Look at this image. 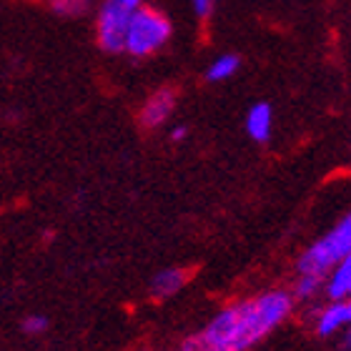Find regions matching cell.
Listing matches in <instances>:
<instances>
[{
	"mask_svg": "<svg viewBox=\"0 0 351 351\" xmlns=\"http://www.w3.org/2000/svg\"><path fill=\"white\" fill-rule=\"evenodd\" d=\"M293 311V296L274 289L221 308L204 329L186 339L181 351H249Z\"/></svg>",
	"mask_w": 351,
	"mask_h": 351,
	"instance_id": "6da1fadb",
	"label": "cell"
},
{
	"mask_svg": "<svg viewBox=\"0 0 351 351\" xmlns=\"http://www.w3.org/2000/svg\"><path fill=\"white\" fill-rule=\"evenodd\" d=\"M349 251H351V213H346L329 234H324L319 241H314L301 254L296 269H299V274H311V276L326 278L334 271V266Z\"/></svg>",
	"mask_w": 351,
	"mask_h": 351,
	"instance_id": "7a4b0ae2",
	"label": "cell"
},
{
	"mask_svg": "<svg viewBox=\"0 0 351 351\" xmlns=\"http://www.w3.org/2000/svg\"><path fill=\"white\" fill-rule=\"evenodd\" d=\"M171 21L156 8L141 5L133 10L128 33H125L123 51L133 58H148L156 51H161L171 38Z\"/></svg>",
	"mask_w": 351,
	"mask_h": 351,
	"instance_id": "3957f363",
	"label": "cell"
},
{
	"mask_svg": "<svg viewBox=\"0 0 351 351\" xmlns=\"http://www.w3.org/2000/svg\"><path fill=\"white\" fill-rule=\"evenodd\" d=\"M131 15H133L131 8H125L118 0H106L101 5L98 23H95V33H98V45L106 53H123Z\"/></svg>",
	"mask_w": 351,
	"mask_h": 351,
	"instance_id": "277c9868",
	"label": "cell"
},
{
	"mask_svg": "<svg viewBox=\"0 0 351 351\" xmlns=\"http://www.w3.org/2000/svg\"><path fill=\"white\" fill-rule=\"evenodd\" d=\"M176 101H178V95H176L173 88H158L156 93L148 95V101L141 108V125L143 128H158V125H163L176 110Z\"/></svg>",
	"mask_w": 351,
	"mask_h": 351,
	"instance_id": "5b68a950",
	"label": "cell"
},
{
	"mask_svg": "<svg viewBox=\"0 0 351 351\" xmlns=\"http://www.w3.org/2000/svg\"><path fill=\"white\" fill-rule=\"evenodd\" d=\"M349 324H351V296L341 301H331L324 308H319L316 311L314 329L319 337H331V334L346 329Z\"/></svg>",
	"mask_w": 351,
	"mask_h": 351,
	"instance_id": "8992f818",
	"label": "cell"
},
{
	"mask_svg": "<svg viewBox=\"0 0 351 351\" xmlns=\"http://www.w3.org/2000/svg\"><path fill=\"white\" fill-rule=\"evenodd\" d=\"M324 289H326L329 301H341L351 296V251L334 266V271H331L329 276H326Z\"/></svg>",
	"mask_w": 351,
	"mask_h": 351,
	"instance_id": "52a82bcc",
	"label": "cell"
},
{
	"mask_svg": "<svg viewBox=\"0 0 351 351\" xmlns=\"http://www.w3.org/2000/svg\"><path fill=\"white\" fill-rule=\"evenodd\" d=\"M271 128H274V110L269 103H256L251 106L246 113V133L256 143H266L271 138Z\"/></svg>",
	"mask_w": 351,
	"mask_h": 351,
	"instance_id": "ba28073f",
	"label": "cell"
},
{
	"mask_svg": "<svg viewBox=\"0 0 351 351\" xmlns=\"http://www.w3.org/2000/svg\"><path fill=\"white\" fill-rule=\"evenodd\" d=\"M189 274L183 269H163L158 271L151 281V299H169L176 291H181L183 284H186Z\"/></svg>",
	"mask_w": 351,
	"mask_h": 351,
	"instance_id": "9c48e42d",
	"label": "cell"
},
{
	"mask_svg": "<svg viewBox=\"0 0 351 351\" xmlns=\"http://www.w3.org/2000/svg\"><path fill=\"white\" fill-rule=\"evenodd\" d=\"M241 68V58L234 56V53H223L219 58L213 60L208 71H206V78L211 83H221V81H228L231 75H236V71Z\"/></svg>",
	"mask_w": 351,
	"mask_h": 351,
	"instance_id": "30bf717a",
	"label": "cell"
},
{
	"mask_svg": "<svg viewBox=\"0 0 351 351\" xmlns=\"http://www.w3.org/2000/svg\"><path fill=\"white\" fill-rule=\"evenodd\" d=\"M324 284V278L319 276H311V274H301L299 281H296V286H293V296L301 301H308V299H314L316 291L322 289Z\"/></svg>",
	"mask_w": 351,
	"mask_h": 351,
	"instance_id": "8fae6325",
	"label": "cell"
},
{
	"mask_svg": "<svg viewBox=\"0 0 351 351\" xmlns=\"http://www.w3.org/2000/svg\"><path fill=\"white\" fill-rule=\"evenodd\" d=\"M88 5H90V0H51V10L56 15H63V18L83 15Z\"/></svg>",
	"mask_w": 351,
	"mask_h": 351,
	"instance_id": "7c38bea8",
	"label": "cell"
},
{
	"mask_svg": "<svg viewBox=\"0 0 351 351\" xmlns=\"http://www.w3.org/2000/svg\"><path fill=\"white\" fill-rule=\"evenodd\" d=\"M45 329H48V319L45 316H25V322H23V331L30 334V337H38Z\"/></svg>",
	"mask_w": 351,
	"mask_h": 351,
	"instance_id": "4fadbf2b",
	"label": "cell"
},
{
	"mask_svg": "<svg viewBox=\"0 0 351 351\" xmlns=\"http://www.w3.org/2000/svg\"><path fill=\"white\" fill-rule=\"evenodd\" d=\"M213 5H216V0H191V8H193V13H196L198 18H208Z\"/></svg>",
	"mask_w": 351,
	"mask_h": 351,
	"instance_id": "5bb4252c",
	"label": "cell"
},
{
	"mask_svg": "<svg viewBox=\"0 0 351 351\" xmlns=\"http://www.w3.org/2000/svg\"><path fill=\"white\" fill-rule=\"evenodd\" d=\"M186 136H189V125H173V128H171V141H173V143L186 141Z\"/></svg>",
	"mask_w": 351,
	"mask_h": 351,
	"instance_id": "9a60e30c",
	"label": "cell"
},
{
	"mask_svg": "<svg viewBox=\"0 0 351 351\" xmlns=\"http://www.w3.org/2000/svg\"><path fill=\"white\" fill-rule=\"evenodd\" d=\"M341 349L351 351V324L344 329V337H341Z\"/></svg>",
	"mask_w": 351,
	"mask_h": 351,
	"instance_id": "2e32d148",
	"label": "cell"
},
{
	"mask_svg": "<svg viewBox=\"0 0 351 351\" xmlns=\"http://www.w3.org/2000/svg\"><path fill=\"white\" fill-rule=\"evenodd\" d=\"M118 3H123L125 8H131V10H136V8H141V3H143V0H118Z\"/></svg>",
	"mask_w": 351,
	"mask_h": 351,
	"instance_id": "e0dca14e",
	"label": "cell"
}]
</instances>
